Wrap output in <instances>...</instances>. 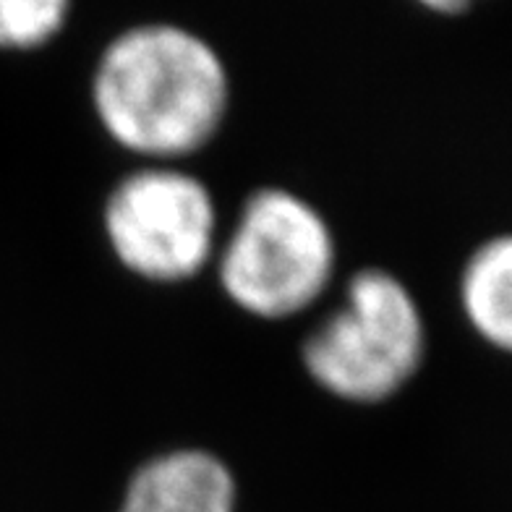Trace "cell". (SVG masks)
Segmentation results:
<instances>
[{"label": "cell", "instance_id": "obj_4", "mask_svg": "<svg viewBox=\"0 0 512 512\" xmlns=\"http://www.w3.org/2000/svg\"><path fill=\"white\" fill-rule=\"evenodd\" d=\"M102 228L115 259L157 285L196 277L217 249L212 191L176 165H144L123 176L105 199Z\"/></svg>", "mask_w": 512, "mask_h": 512}, {"label": "cell", "instance_id": "obj_2", "mask_svg": "<svg viewBox=\"0 0 512 512\" xmlns=\"http://www.w3.org/2000/svg\"><path fill=\"white\" fill-rule=\"evenodd\" d=\"M424 358V311L398 275L379 267L358 270L343 304L301 345L306 374L332 398L358 405L395 398Z\"/></svg>", "mask_w": 512, "mask_h": 512}, {"label": "cell", "instance_id": "obj_7", "mask_svg": "<svg viewBox=\"0 0 512 512\" xmlns=\"http://www.w3.org/2000/svg\"><path fill=\"white\" fill-rule=\"evenodd\" d=\"M68 14V0H0V48H42L63 32Z\"/></svg>", "mask_w": 512, "mask_h": 512}, {"label": "cell", "instance_id": "obj_1", "mask_svg": "<svg viewBox=\"0 0 512 512\" xmlns=\"http://www.w3.org/2000/svg\"><path fill=\"white\" fill-rule=\"evenodd\" d=\"M92 108L115 144L149 165L196 155L223 128L230 76L202 34L170 21L123 29L102 48Z\"/></svg>", "mask_w": 512, "mask_h": 512}, {"label": "cell", "instance_id": "obj_5", "mask_svg": "<svg viewBox=\"0 0 512 512\" xmlns=\"http://www.w3.org/2000/svg\"><path fill=\"white\" fill-rule=\"evenodd\" d=\"M236 476L215 452L178 447L131 473L118 512H236Z\"/></svg>", "mask_w": 512, "mask_h": 512}, {"label": "cell", "instance_id": "obj_6", "mask_svg": "<svg viewBox=\"0 0 512 512\" xmlns=\"http://www.w3.org/2000/svg\"><path fill=\"white\" fill-rule=\"evenodd\" d=\"M458 304L473 335L512 358V230L494 233L468 251L458 275Z\"/></svg>", "mask_w": 512, "mask_h": 512}, {"label": "cell", "instance_id": "obj_3", "mask_svg": "<svg viewBox=\"0 0 512 512\" xmlns=\"http://www.w3.org/2000/svg\"><path fill=\"white\" fill-rule=\"evenodd\" d=\"M330 223L296 191L262 186L243 202L217 262L225 296L256 319H290L314 306L335 275Z\"/></svg>", "mask_w": 512, "mask_h": 512}, {"label": "cell", "instance_id": "obj_8", "mask_svg": "<svg viewBox=\"0 0 512 512\" xmlns=\"http://www.w3.org/2000/svg\"><path fill=\"white\" fill-rule=\"evenodd\" d=\"M426 8L429 11H442V14H460V11H465V3H426Z\"/></svg>", "mask_w": 512, "mask_h": 512}]
</instances>
